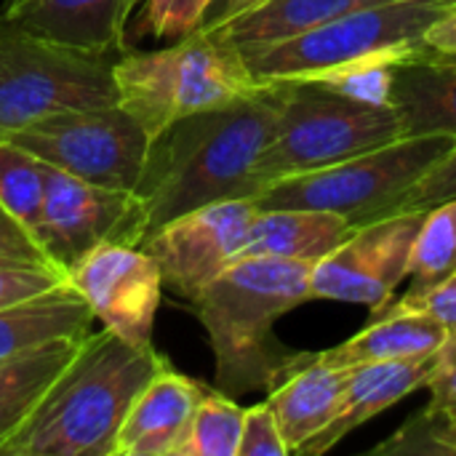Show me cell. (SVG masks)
<instances>
[{"label":"cell","mask_w":456,"mask_h":456,"mask_svg":"<svg viewBox=\"0 0 456 456\" xmlns=\"http://www.w3.org/2000/svg\"><path fill=\"white\" fill-rule=\"evenodd\" d=\"M115 59L48 40L0 16V139L53 112L118 104Z\"/></svg>","instance_id":"obj_7"},{"label":"cell","mask_w":456,"mask_h":456,"mask_svg":"<svg viewBox=\"0 0 456 456\" xmlns=\"http://www.w3.org/2000/svg\"><path fill=\"white\" fill-rule=\"evenodd\" d=\"M67 283L77 289L107 331L134 347H152L163 275L142 246L104 243L69 270Z\"/></svg>","instance_id":"obj_13"},{"label":"cell","mask_w":456,"mask_h":456,"mask_svg":"<svg viewBox=\"0 0 456 456\" xmlns=\"http://www.w3.org/2000/svg\"><path fill=\"white\" fill-rule=\"evenodd\" d=\"M449 8V0H390L366 5L286 40L243 51L259 83L305 80L323 69L371 53H422L430 24Z\"/></svg>","instance_id":"obj_8"},{"label":"cell","mask_w":456,"mask_h":456,"mask_svg":"<svg viewBox=\"0 0 456 456\" xmlns=\"http://www.w3.org/2000/svg\"><path fill=\"white\" fill-rule=\"evenodd\" d=\"M256 3H262V0H216L208 19H206V24H222L224 19L240 13V11H246V8H251Z\"/></svg>","instance_id":"obj_37"},{"label":"cell","mask_w":456,"mask_h":456,"mask_svg":"<svg viewBox=\"0 0 456 456\" xmlns=\"http://www.w3.org/2000/svg\"><path fill=\"white\" fill-rule=\"evenodd\" d=\"M436 361H438V353L355 366L350 371L347 390H345L337 417L323 433H318L313 441H307L299 449V456H321L331 452L353 430H358L361 425H366L385 409L395 406L406 395L425 387L436 369Z\"/></svg>","instance_id":"obj_16"},{"label":"cell","mask_w":456,"mask_h":456,"mask_svg":"<svg viewBox=\"0 0 456 456\" xmlns=\"http://www.w3.org/2000/svg\"><path fill=\"white\" fill-rule=\"evenodd\" d=\"M425 56H456V3H449V8L430 24L422 40Z\"/></svg>","instance_id":"obj_36"},{"label":"cell","mask_w":456,"mask_h":456,"mask_svg":"<svg viewBox=\"0 0 456 456\" xmlns=\"http://www.w3.org/2000/svg\"><path fill=\"white\" fill-rule=\"evenodd\" d=\"M139 3H142V0H123V13H126V21H128V19H131V13L139 8Z\"/></svg>","instance_id":"obj_38"},{"label":"cell","mask_w":456,"mask_h":456,"mask_svg":"<svg viewBox=\"0 0 456 456\" xmlns=\"http://www.w3.org/2000/svg\"><path fill=\"white\" fill-rule=\"evenodd\" d=\"M310 273V262L243 256L190 302L211 342L216 390L235 398L275 387L297 353H289L273 329L313 299Z\"/></svg>","instance_id":"obj_3"},{"label":"cell","mask_w":456,"mask_h":456,"mask_svg":"<svg viewBox=\"0 0 456 456\" xmlns=\"http://www.w3.org/2000/svg\"><path fill=\"white\" fill-rule=\"evenodd\" d=\"M45 200V163L16 144L0 139V206L37 243Z\"/></svg>","instance_id":"obj_25"},{"label":"cell","mask_w":456,"mask_h":456,"mask_svg":"<svg viewBox=\"0 0 456 456\" xmlns=\"http://www.w3.org/2000/svg\"><path fill=\"white\" fill-rule=\"evenodd\" d=\"M390 0H262L222 24H206L219 29L240 51L262 48L345 13H353L366 5H382Z\"/></svg>","instance_id":"obj_22"},{"label":"cell","mask_w":456,"mask_h":456,"mask_svg":"<svg viewBox=\"0 0 456 456\" xmlns=\"http://www.w3.org/2000/svg\"><path fill=\"white\" fill-rule=\"evenodd\" d=\"M238 456H289V446L267 401L246 409Z\"/></svg>","instance_id":"obj_31"},{"label":"cell","mask_w":456,"mask_h":456,"mask_svg":"<svg viewBox=\"0 0 456 456\" xmlns=\"http://www.w3.org/2000/svg\"><path fill=\"white\" fill-rule=\"evenodd\" d=\"M456 136H401L337 166L281 179L265 187L256 208H321L347 216L355 227L401 211L414 184L454 147Z\"/></svg>","instance_id":"obj_6"},{"label":"cell","mask_w":456,"mask_h":456,"mask_svg":"<svg viewBox=\"0 0 456 456\" xmlns=\"http://www.w3.org/2000/svg\"><path fill=\"white\" fill-rule=\"evenodd\" d=\"M449 3H456V0H449Z\"/></svg>","instance_id":"obj_39"},{"label":"cell","mask_w":456,"mask_h":456,"mask_svg":"<svg viewBox=\"0 0 456 456\" xmlns=\"http://www.w3.org/2000/svg\"><path fill=\"white\" fill-rule=\"evenodd\" d=\"M216 0H144L136 21V37H158V40H179L206 24Z\"/></svg>","instance_id":"obj_28"},{"label":"cell","mask_w":456,"mask_h":456,"mask_svg":"<svg viewBox=\"0 0 456 456\" xmlns=\"http://www.w3.org/2000/svg\"><path fill=\"white\" fill-rule=\"evenodd\" d=\"M353 230L355 224L334 211L259 208L238 259L278 256L315 265L323 256H329L339 243H345L353 235Z\"/></svg>","instance_id":"obj_19"},{"label":"cell","mask_w":456,"mask_h":456,"mask_svg":"<svg viewBox=\"0 0 456 456\" xmlns=\"http://www.w3.org/2000/svg\"><path fill=\"white\" fill-rule=\"evenodd\" d=\"M168 363L112 331H88L0 456H115L120 425L144 385Z\"/></svg>","instance_id":"obj_2"},{"label":"cell","mask_w":456,"mask_h":456,"mask_svg":"<svg viewBox=\"0 0 456 456\" xmlns=\"http://www.w3.org/2000/svg\"><path fill=\"white\" fill-rule=\"evenodd\" d=\"M147 227L144 200L136 190L102 187L45 163V200L37 246L64 278L104 243L142 246Z\"/></svg>","instance_id":"obj_10"},{"label":"cell","mask_w":456,"mask_h":456,"mask_svg":"<svg viewBox=\"0 0 456 456\" xmlns=\"http://www.w3.org/2000/svg\"><path fill=\"white\" fill-rule=\"evenodd\" d=\"M11 139L53 168L115 190L139 187L150 152L147 131L118 104L53 112Z\"/></svg>","instance_id":"obj_9"},{"label":"cell","mask_w":456,"mask_h":456,"mask_svg":"<svg viewBox=\"0 0 456 456\" xmlns=\"http://www.w3.org/2000/svg\"><path fill=\"white\" fill-rule=\"evenodd\" d=\"M275 134L254 166L256 195L289 176L321 171L403 136L395 104H363L310 80H286Z\"/></svg>","instance_id":"obj_5"},{"label":"cell","mask_w":456,"mask_h":456,"mask_svg":"<svg viewBox=\"0 0 456 456\" xmlns=\"http://www.w3.org/2000/svg\"><path fill=\"white\" fill-rule=\"evenodd\" d=\"M83 337L59 339L0 363V446L40 403L59 371L72 361Z\"/></svg>","instance_id":"obj_23"},{"label":"cell","mask_w":456,"mask_h":456,"mask_svg":"<svg viewBox=\"0 0 456 456\" xmlns=\"http://www.w3.org/2000/svg\"><path fill=\"white\" fill-rule=\"evenodd\" d=\"M64 281L67 278L61 273H56L53 267L27 265V262H16V259H0V307L45 294Z\"/></svg>","instance_id":"obj_30"},{"label":"cell","mask_w":456,"mask_h":456,"mask_svg":"<svg viewBox=\"0 0 456 456\" xmlns=\"http://www.w3.org/2000/svg\"><path fill=\"white\" fill-rule=\"evenodd\" d=\"M246 409L222 390H206L174 456H238Z\"/></svg>","instance_id":"obj_26"},{"label":"cell","mask_w":456,"mask_h":456,"mask_svg":"<svg viewBox=\"0 0 456 456\" xmlns=\"http://www.w3.org/2000/svg\"><path fill=\"white\" fill-rule=\"evenodd\" d=\"M385 307H414V310H425L438 323H444L449 329V334H456V273L449 275L446 281H441L438 286H433L430 291H425L422 297H414V299L393 297L390 305H385Z\"/></svg>","instance_id":"obj_34"},{"label":"cell","mask_w":456,"mask_h":456,"mask_svg":"<svg viewBox=\"0 0 456 456\" xmlns=\"http://www.w3.org/2000/svg\"><path fill=\"white\" fill-rule=\"evenodd\" d=\"M414 59L411 53H371L331 69H323L318 75H310L305 80L318 83L339 96L363 102V104H393V86H395V69L398 64Z\"/></svg>","instance_id":"obj_27"},{"label":"cell","mask_w":456,"mask_h":456,"mask_svg":"<svg viewBox=\"0 0 456 456\" xmlns=\"http://www.w3.org/2000/svg\"><path fill=\"white\" fill-rule=\"evenodd\" d=\"M449 339V329L425 310L414 307H382L371 313V323L347 342L323 350L321 358L331 366L355 369L363 363L419 358L438 353Z\"/></svg>","instance_id":"obj_18"},{"label":"cell","mask_w":456,"mask_h":456,"mask_svg":"<svg viewBox=\"0 0 456 456\" xmlns=\"http://www.w3.org/2000/svg\"><path fill=\"white\" fill-rule=\"evenodd\" d=\"M456 273V198L428 208L417 232L409 278L411 289L401 299H414Z\"/></svg>","instance_id":"obj_24"},{"label":"cell","mask_w":456,"mask_h":456,"mask_svg":"<svg viewBox=\"0 0 456 456\" xmlns=\"http://www.w3.org/2000/svg\"><path fill=\"white\" fill-rule=\"evenodd\" d=\"M350 371L353 369L326 363L321 353H297L291 358L267 395V406L278 419L289 454H299L307 441L331 425L342 406Z\"/></svg>","instance_id":"obj_14"},{"label":"cell","mask_w":456,"mask_h":456,"mask_svg":"<svg viewBox=\"0 0 456 456\" xmlns=\"http://www.w3.org/2000/svg\"><path fill=\"white\" fill-rule=\"evenodd\" d=\"M377 454L456 456V417L422 411L409 419L390 441L377 446Z\"/></svg>","instance_id":"obj_29"},{"label":"cell","mask_w":456,"mask_h":456,"mask_svg":"<svg viewBox=\"0 0 456 456\" xmlns=\"http://www.w3.org/2000/svg\"><path fill=\"white\" fill-rule=\"evenodd\" d=\"M393 104L403 120V136H456V59L414 56L395 69Z\"/></svg>","instance_id":"obj_21"},{"label":"cell","mask_w":456,"mask_h":456,"mask_svg":"<svg viewBox=\"0 0 456 456\" xmlns=\"http://www.w3.org/2000/svg\"><path fill=\"white\" fill-rule=\"evenodd\" d=\"M286 91V80L265 83L240 102L176 120L150 142L136 187L150 232L216 200L256 198L254 166L275 134Z\"/></svg>","instance_id":"obj_1"},{"label":"cell","mask_w":456,"mask_h":456,"mask_svg":"<svg viewBox=\"0 0 456 456\" xmlns=\"http://www.w3.org/2000/svg\"><path fill=\"white\" fill-rule=\"evenodd\" d=\"M0 16L72 48L110 56L131 51L123 0H8Z\"/></svg>","instance_id":"obj_17"},{"label":"cell","mask_w":456,"mask_h":456,"mask_svg":"<svg viewBox=\"0 0 456 456\" xmlns=\"http://www.w3.org/2000/svg\"><path fill=\"white\" fill-rule=\"evenodd\" d=\"M118 107L136 118L150 142L195 112L219 110L256 94L243 51L219 29L195 32L158 51H126L112 61Z\"/></svg>","instance_id":"obj_4"},{"label":"cell","mask_w":456,"mask_h":456,"mask_svg":"<svg viewBox=\"0 0 456 456\" xmlns=\"http://www.w3.org/2000/svg\"><path fill=\"white\" fill-rule=\"evenodd\" d=\"M94 321L91 307L67 281L45 294L0 307V363L59 339L86 337Z\"/></svg>","instance_id":"obj_20"},{"label":"cell","mask_w":456,"mask_h":456,"mask_svg":"<svg viewBox=\"0 0 456 456\" xmlns=\"http://www.w3.org/2000/svg\"><path fill=\"white\" fill-rule=\"evenodd\" d=\"M449 198H456V142L454 147L414 184V190L406 195L401 211L409 208H433Z\"/></svg>","instance_id":"obj_32"},{"label":"cell","mask_w":456,"mask_h":456,"mask_svg":"<svg viewBox=\"0 0 456 456\" xmlns=\"http://www.w3.org/2000/svg\"><path fill=\"white\" fill-rule=\"evenodd\" d=\"M425 214V208H409L358 224L345 243L313 265L310 297L379 313L409 278L411 248Z\"/></svg>","instance_id":"obj_11"},{"label":"cell","mask_w":456,"mask_h":456,"mask_svg":"<svg viewBox=\"0 0 456 456\" xmlns=\"http://www.w3.org/2000/svg\"><path fill=\"white\" fill-rule=\"evenodd\" d=\"M425 387L430 390V403L425 411L438 417H456V334H449L446 345L438 350L436 369Z\"/></svg>","instance_id":"obj_33"},{"label":"cell","mask_w":456,"mask_h":456,"mask_svg":"<svg viewBox=\"0 0 456 456\" xmlns=\"http://www.w3.org/2000/svg\"><path fill=\"white\" fill-rule=\"evenodd\" d=\"M206 387L166 363L134 398L115 456H174Z\"/></svg>","instance_id":"obj_15"},{"label":"cell","mask_w":456,"mask_h":456,"mask_svg":"<svg viewBox=\"0 0 456 456\" xmlns=\"http://www.w3.org/2000/svg\"><path fill=\"white\" fill-rule=\"evenodd\" d=\"M454 59H456V56H454Z\"/></svg>","instance_id":"obj_40"},{"label":"cell","mask_w":456,"mask_h":456,"mask_svg":"<svg viewBox=\"0 0 456 456\" xmlns=\"http://www.w3.org/2000/svg\"><path fill=\"white\" fill-rule=\"evenodd\" d=\"M256 211L254 198L216 200L155 227L142 248L158 262L163 286L192 302L240 256Z\"/></svg>","instance_id":"obj_12"},{"label":"cell","mask_w":456,"mask_h":456,"mask_svg":"<svg viewBox=\"0 0 456 456\" xmlns=\"http://www.w3.org/2000/svg\"><path fill=\"white\" fill-rule=\"evenodd\" d=\"M0 256L16 259V262H27V265L51 267V262L45 259L43 248L35 243V238H32L19 222H13V219L5 214L3 206H0Z\"/></svg>","instance_id":"obj_35"}]
</instances>
